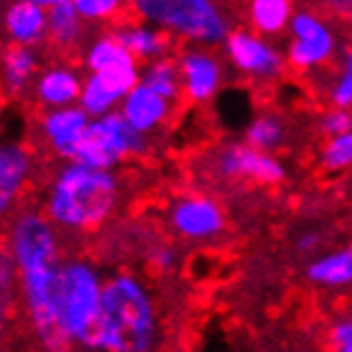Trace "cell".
<instances>
[{
    "instance_id": "26",
    "label": "cell",
    "mask_w": 352,
    "mask_h": 352,
    "mask_svg": "<svg viewBox=\"0 0 352 352\" xmlns=\"http://www.w3.org/2000/svg\"><path fill=\"white\" fill-rule=\"evenodd\" d=\"M77 10L85 23H100V21H110L118 16V10L123 8L118 0H74Z\"/></svg>"
},
{
    "instance_id": "28",
    "label": "cell",
    "mask_w": 352,
    "mask_h": 352,
    "mask_svg": "<svg viewBox=\"0 0 352 352\" xmlns=\"http://www.w3.org/2000/svg\"><path fill=\"white\" fill-rule=\"evenodd\" d=\"M329 102L340 110H352V74L350 72H337L332 85H329Z\"/></svg>"
},
{
    "instance_id": "34",
    "label": "cell",
    "mask_w": 352,
    "mask_h": 352,
    "mask_svg": "<svg viewBox=\"0 0 352 352\" xmlns=\"http://www.w3.org/2000/svg\"><path fill=\"white\" fill-rule=\"evenodd\" d=\"M340 8H352V3H342V6H340Z\"/></svg>"
},
{
    "instance_id": "9",
    "label": "cell",
    "mask_w": 352,
    "mask_h": 352,
    "mask_svg": "<svg viewBox=\"0 0 352 352\" xmlns=\"http://www.w3.org/2000/svg\"><path fill=\"white\" fill-rule=\"evenodd\" d=\"M168 228L176 238L199 243L217 238L225 230V210L210 194L189 192L168 204Z\"/></svg>"
},
{
    "instance_id": "15",
    "label": "cell",
    "mask_w": 352,
    "mask_h": 352,
    "mask_svg": "<svg viewBox=\"0 0 352 352\" xmlns=\"http://www.w3.org/2000/svg\"><path fill=\"white\" fill-rule=\"evenodd\" d=\"M34 171V156L23 143H3L0 148V212L8 214L23 194Z\"/></svg>"
},
{
    "instance_id": "29",
    "label": "cell",
    "mask_w": 352,
    "mask_h": 352,
    "mask_svg": "<svg viewBox=\"0 0 352 352\" xmlns=\"http://www.w3.org/2000/svg\"><path fill=\"white\" fill-rule=\"evenodd\" d=\"M329 352H352V314L337 319L327 332Z\"/></svg>"
},
{
    "instance_id": "14",
    "label": "cell",
    "mask_w": 352,
    "mask_h": 352,
    "mask_svg": "<svg viewBox=\"0 0 352 352\" xmlns=\"http://www.w3.org/2000/svg\"><path fill=\"white\" fill-rule=\"evenodd\" d=\"M82 89H85V77L77 67L54 64L41 69L34 85V95L44 110H62L80 105Z\"/></svg>"
},
{
    "instance_id": "22",
    "label": "cell",
    "mask_w": 352,
    "mask_h": 352,
    "mask_svg": "<svg viewBox=\"0 0 352 352\" xmlns=\"http://www.w3.org/2000/svg\"><path fill=\"white\" fill-rule=\"evenodd\" d=\"M85 34V21H82L77 3L74 0H52L49 6V41L59 49H72L80 44Z\"/></svg>"
},
{
    "instance_id": "2",
    "label": "cell",
    "mask_w": 352,
    "mask_h": 352,
    "mask_svg": "<svg viewBox=\"0 0 352 352\" xmlns=\"http://www.w3.org/2000/svg\"><path fill=\"white\" fill-rule=\"evenodd\" d=\"M120 202V179L115 171H100L69 161L59 166L44 197V214L56 230L85 232L113 217Z\"/></svg>"
},
{
    "instance_id": "11",
    "label": "cell",
    "mask_w": 352,
    "mask_h": 352,
    "mask_svg": "<svg viewBox=\"0 0 352 352\" xmlns=\"http://www.w3.org/2000/svg\"><path fill=\"white\" fill-rule=\"evenodd\" d=\"M176 62H179V74H182V89L192 102L204 105L220 95L222 82H225V67L212 49L189 46L179 54Z\"/></svg>"
},
{
    "instance_id": "25",
    "label": "cell",
    "mask_w": 352,
    "mask_h": 352,
    "mask_svg": "<svg viewBox=\"0 0 352 352\" xmlns=\"http://www.w3.org/2000/svg\"><path fill=\"white\" fill-rule=\"evenodd\" d=\"M322 168L340 174V171H350L352 168V133L337 135V138H327L319 153Z\"/></svg>"
},
{
    "instance_id": "16",
    "label": "cell",
    "mask_w": 352,
    "mask_h": 352,
    "mask_svg": "<svg viewBox=\"0 0 352 352\" xmlns=\"http://www.w3.org/2000/svg\"><path fill=\"white\" fill-rule=\"evenodd\" d=\"M118 113L131 123V128H135L141 135L148 138L151 133H156L171 118V102H168L166 97L156 95L146 85H138L123 100V105H120Z\"/></svg>"
},
{
    "instance_id": "21",
    "label": "cell",
    "mask_w": 352,
    "mask_h": 352,
    "mask_svg": "<svg viewBox=\"0 0 352 352\" xmlns=\"http://www.w3.org/2000/svg\"><path fill=\"white\" fill-rule=\"evenodd\" d=\"M294 13L296 8L289 0H253L248 6V28L265 38L289 34Z\"/></svg>"
},
{
    "instance_id": "31",
    "label": "cell",
    "mask_w": 352,
    "mask_h": 352,
    "mask_svg": "<svg viewBox=\"0 0 352 352\" xmlns=\"http://www.w3.org/2000/svg\"><path fill=\"white\" fill-rule=\"evenodd\" d=\"M13 278H18L16 273V263H13V258L6 253V256L0 258V289H3V301H8V289Z\"/></svg>"
},
{
    "instance_id": "30",
    "label": "cell",
    "mask_w": 352,
    "mask_h": 352,
    "mask_svg": "<svg viewBox=\"0 0 352 352\" xmlns=\"http://www.w3.org/2000/svg\"><path fill=\"white\" fill-rule=\"evenodd\" d=\"M148 261L156 271L171 273V271H176V265H179V253H176V248L168 245V243H156V245L148 250Z\"/></svg>"
},
{
    "instance_id": "33",
    "label": "cell",
    "mask_w": 352,
    "mask_h": 352,
    "mask_svg": "<svg viewBox=\"0 0 352 352\" xmlns=\"http://www.w3.org/2000/svg\"><path fill=\"white\" fill-rule=\"evenodd\" d=\"M340 69H342V72H350V74H352V46L347 49V52H344V56H342V67H340Z\"/></svg>"
},
{
    "instance_id": "12",
    "label": "cell",
    "mask_w": 352,
    "mask_h": 352,
    "mask_svg": "<svg viewBox=\"0 0 352 352\" xmlns=\"http://www.w3.org/2000/svg\"><path fill=\"white\" fill-rule=\"evenodd\" d=\"M89 123H92V118L80 105L62 107V110H44L41 120H38V135L49 148V153L62 159L64 164H69L77 159V151L87 135Z\"/></svg>"
},
{
    "instance_id": "7",
    "label": "cell",
    "mask_w": 352,
    "mask_h": 352,
    "mask_svg": "<svg viewBox=\"0 0 352 352\" xmlns=\"http://www.w3.org/2000/svg\"><path fill=\"white\" fill-rule=\"evenodd\" d=\"M337 52L335 28L311 8H296L289 26L286 62L296 72H311L324 67Z\"/></svg>"
},
{
    "instance_id": "6",
    "label": "cell",
    "mask_w": 352,
    "mask_h": 352,
    "mask_svg": "<svg viewBox=\"0 0 352 352\" xmlns=\"http://www.w3.org/2000/svg\"><path fill=\"white\" fill-rule=\"evenodd\" d=\"M148 151V138L131 128L120 113H110L89 123V131L77 151V164L100 171H115L123 161L138 159Z\"/></svg>"
},
{
    "instance_id": "1",
    "label": "cell",
    "mask_w": 352,
    "mask_h": 352,
    "mask_svg": "<svg viewBox=\"0 0 352 352\" xmlns=\"http://www.w3.org/2000/svg\"><path fill=\"white\" fill-rule=\"evenodd\" d=\"M8 256L16 263L18 289L36 340L49 352H67L72 344L56 311L64 261L54 222L36 210L18 212L8 230Z\"/></svg>"
},
{
    "instance_id": "8",
    "label": "cell",
    "mask_w": 352,
    "mask_h": 352,
    "mask_svg": "<svg viewBox=\"0 0 352 352\" xmlns=\"http://www.w3.org/2000/svg\"><path fill=\"white\" fill-rule=\"evenodd\" d=\"M222 52L232 69L258 82L278 80L289 64L286 52H281L271 38H265L250 28H235L222 46Z\"/></svg>"
},
{
    "instance_id": "32",
    "label": "cell",
    "mask_w": 352,
    "mask_h": 352,
    "mask_svg": "<svg viewBox=\"0 0 352 352\" xmlns=\"http://www.w3.org/2000/svg\"><path fill=\"white\" fill-rule=\"evenodd\" d=\"M296 250L299 253H304V256H317L319 250V235L317 232H311V230H307V232H301L299 238H296Z\"/></svg>"
},
{
    "instance_id": "13",
    "label": "cell",
    "mask_w": 352,
    "mask_h": 352,
    "mask_svg": "<svg viewBox=\"0 0 352 352\" xmlns=\"http://www.w3.org/2000/svg\"><path fill=\"white\" fill-rule=\"evenodd\" d=\"M49 6L52 0H16L6 6L3 28L10 46L36 49L49 38Z\"/></svg>"
},
{
    "instance_id": "4",
    "label": "cell",
    "mask_w": 352,
    "mask_h": 352,
    "mask_svg": "<svg viewBox=\"0 0 352 352\" xmlns=\"http://www.w3.org/2000/svg\"><path fill=\"white\" fill-rule=\"evenodd\" d=\"M102 294H105V278L92 261L87 258L64 261L56 311L69 344L97 350L100 322H102Z\"/></svg>"
},
{
    "instance_id": "20",
    "label": "cell",
    "mask_w": 352,
    "mask_h": 352,
    "mask_svg": "<svg viewBox=\"0 0 352 352\" xmlns=\"http://www.w3.org/2000/svg\"><path fill=\"white\" fill-rule=\"evenodd\" d=\"M38 54L36 49H23V46H8L3 54V82L8 95L18 97L34 89L38 80Z\"/></svg>"
},
{
    "instance_id": "19",
    "label": "cell",
    "mask_w": 352,
    "mask_h": 352,
    "mask_svg": "<svg viewBox=\"0 0 352 352\" xmlns=\"http://www.w3.org/2000/svg\"><path fill=\"white\" fill-rule=\"evenodd\" d=\"M141 62L125 49L113 31L95 36L85 49V69L89 74H105V72H120V69H135Z\"/></svg>"
},
{
    "instance_id": "23",
    "label": "cell",
    "mask_w": 352,
    "mask_h": 352,
    "mask_svg": "<svg viewBox=\"0 0 352 352\" xmlns=\"http://www.w3.org/2000/svg\"><path fill=\"white\" fill-rule=\"evenodd\" d=\"M243 143H248L250 148L263 151V153H276L286 143V123H283V118L273 113L256 115L245 125Z\"/></svg>"
},
{
    "instance_id": "10",
    "label": "cell",
    "mask_w": 352,
    "mask_h": 352,
    "mask_svg": "<svg viewBox=\"0 0 352 352\" xmlns=\"http://www.w3.org/2000/svg\"><path fill=\"white\" fill-rule=\"evenodd\" d=\"M214 168L222 179H248L256 184H281L286 179V164L276 153H263L248 143H230L217 153Z\"/></svg>"
},
{
    "instance_id": "27",
    "label": "cell",
    "mask_w": 352,
    "mask_h": 352,
    "mask_svg": "<svg viewBox=\"0 0 352 352\" xmlns=\"http://www.w3.org/2000/svg\"><path fill=\"white\" fill-rule=\"evenodd\" d=\"M319 131L327 138H337L344 133H352V110H340V107H329L319 115Z\"/></svg>"
},
{
    "instance_id": "3",
    "label": "cell",
    "mask_w": 352,
    "mask_h": 352,
    "mask_svg": "<svg viewBox=\"0 0 352 352\" xmlns=\"http://www.w3.org/2000/svg\"><path fill=\"white\" fill-rule=\"evenodd\" d=\"M161 324L156 299L135 273L120 271L105 278L100 352H156Z\"/></svg>"
},
{
    "instance_id": "5",
    "label": "cell",
    "mask_w": 352,
    "mask_h": 352,
    "mask_svg": "<svg viewBox=\"0 0 352 352\" xmlns=\"http://www.w3.org/2000/svg\"><path fill=\"white\" fill-rule=\"evenodd\" d=\"M133 10L164 34L202 49L225 46L235 31L225 8L212 0H135Z\"/></svg>"
},
{
    "instance_id": "18",
    "label": "cell",
    "mask_w": 352,
    "mask_h": 352,
    "mask_svg": "<svg viewBox=\"0 0 352 352\" xmlns=\"http://www.w3.org/2000/svg\"><path fill=\"white\" fill-rule=\"evenodd\" d=\"M309 283L319 289H347L352 286V245L337 248L314 256L304 268Z\"/></svg>"
},
{
    "instance_id": "17",
    "label": "cell",
    "mask_w": 352,
    "mask_h": 352,
    "mask_svg": "<svg viewBox=\"0 0 352 352\" xmlns=\"http://www.w3.org/2000/svg\"><path fill=\"white\" fill-rule=\"evenodd\" d=\"M110 31L143 64L166 59L168 52H171V36L164 34L161 28L146 23V21H123Z\"/></svg>"
},
{
    "instance_id": "24",
    "label": "cell",
    "mask_w": 352,
    "mask_h": 352,
    "mask_svg": "<svg viewBox=\"0 0 352 352\" xmlns=\"http://www.w3.org/2000/svg\"><path fill=\"white\" fill-rule=\"evenodd\" d=\"M141 85L153 89L156 95L166 97L168 102L179 100V95H184V89H182V74H179V62L171 59V56L159 59V62L143 64Z\"/></svg>"
}]
</instances>
